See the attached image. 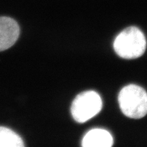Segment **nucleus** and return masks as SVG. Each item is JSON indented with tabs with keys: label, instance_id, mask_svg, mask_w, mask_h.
<instances>
[{
	"label": "nucleus",
	"instance_id": "nucleus-5",
	"mask_svg": "<svg viewBox=\"0 0 147 147\" xmlns=\"http://www.w3.org/2000/svg\"><path fill=\"white\" fill-rule=\"evenodd\" d=\"M113 144L112 135L102 129H94L88 131L82 142V146L84 147H110Z\"/></svg>",
	"mask_w": 147,
	"mask_h": 147
},
{
	"label": "nucleus",
	"instance_id": "nucleus-1",
	"mask_svg": "<svg viewBox=\"0 0 147 147\" xmlns=\"http://www.w3.org/2000/svg\"><path fill=\"white\" fill-rule=\"evenodd\" d=\"M144 33L136 26H130L119 33L113 43L114 50L120 57L134 59L141 57L146 50Z\"/></svg>",
	"mask_w": 147,
	"mask_h": 147
},
{
	"label": "nucleus",
	"instance_id": "nucleus-6",
	"mask_svg": "<svg viewBox=\"0 0 147 147\" xmlns=\"http://www.w3.org/2000/svg\"><path fill=\"white\" fill-rule=\"evenodd\" d=\"M24 141L19 135L11 129L0 126V147H22Z\"/></svg>",
	"mask_w": 147,
	"mask_h": 147
},
{
	"label": "nucleus",
	"instance_id": "nucleus-4",
	"mask_svg": "<svg viewBox=\"0 0 147 147\" xmlns=\"http://www.w3.org/2000/svg\"><path fill=\"white\" fill-rule=\"evenodd\" d=\"M19 34L20 28L15 20L8 17H0V52L12 47Z\"/></svg>",
	"mask_w": 147,
	"mask_h": 147
},
{
	"label": "nucleus",
	"instance_id": "nucleus-2",
	"mask_svg": "<svg viewBox=\"0 0 147 147\" xmlns=\"http://www.w3.org/2000/svg\"><path fill=\"white\" fill-rule=\"evenodd\" d=\"M118 102L122 112L129 118L139 119L147 114V93L139 86L124 87L119 93Z\"/></svg>",
	"mask_w": 147,
	"mask_h": 147
},
{
	"label": "nucleus",
	"instance_id": "nucleus-3",
	"mask_svg": "<svg viewBox=\"0 0 147 147\" xmlns=\"http://www.w3.org/2000/svg\"><path fill=\"white\" fill-rule=\"evenodd\" d=\"M102 107L98 93L87 91L78 94L74 100L71 111L73 118L78 123H85L96 115Z\"/></svg>",
	"mask_w": 147,
	"mask_h": 147
}]
</instances>
